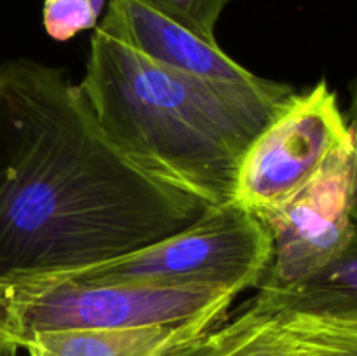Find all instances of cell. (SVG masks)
Wrapping results in <instances>:
<instances>
[{"label": "cell", "instance_id": "6", "mask_svg": "<svg viewBox=\"0 0 357 356\" xmlns=\"http://www.w3.org/2000/svg\"><path fill=\"white\" fill-rule=\"evenodd\" d=\"M356 142L345 140L319 173L282 205L260 213L271 264L258 288L284 292L335 260L354 232Z\"/></svg>", "mask_w": 357, "mask_h": 356}, {"label": "cell", "instance_id": "8", "mask_svg": "<svg viewBox=\"0 0 357 356\" xmlns=\"http://www.w3.org/2000/svg\"><path fill=\"white\" fill-rule=\"evenodd\" d=\"M166 356H296L289 313L274 293H258L232 320L213 327Z\"/></svg>", "mask_w": 357, "mask_h": 356}, {"label": "cell", "instance_id": "10", "mask_svg": "<svg viewBox=\"0 0 357 356\" xmlns=\"http://www.w3.org/2000/svg\"><path fill=\"white\" fill-rule=\"evenodd\" d=\"M272 293L293 313L357 318V223L349 243L331 264L293 288Z\"/></svg>", "mask_w": 357, "mask_h": 356}, {"label": "cell", "instance_id": "5", "mask_svg": "<svg viewBox=\"0 0 357 356\" xmlns=\"http://www.w3.org/2000/svg\"><path fill=\"white\" fill-rule=\"evenodd\" d=\"M351 136L326 80L305 93L295 91L244 152L232 202L255 216L282 205Z\"/></svg>", "mask_w": 357, "mask_h": 356}, {"label": "cell", "instance_id": "7", "mask_svg": "<svg viewBox=\"0 0 357 356\" xmlns=\"http://www.w3.org/2000/svg\"><path fill=\"white\" fill-rule=\"evenodd\" d=\"M98 28L152 61L187 75L244 86L264 80L227 56L218 42L208 40L138 0H108Z\"/></svg>", "mask_w": 357, "mask_h": 356}, {"label": "cell", "instance_id": "3", "mask_svg": "<svg viewBox=\"0 0 357 356\" xmlns=\"http://www.w3.org/2000/svg\"><path fill=\"white\" fill-rule=\"evenodd\" d=\"M236 297L206 285L7 279L0 281V356L42 332L222 323Z\"/></svg>", "mask_w": 357, "mask_h": 356}, {"label": "cell", "instance_id": "4", "mask_svg": "<svg viewBox=\"0 0 357 356\" xmlns=\"http://www.w3.org/2000/svg\"><path fill=\"white\" fill-rule=\"evenodd\" d=\"M271 255V237L264 223L230 201L211 208L187 229L142 250L89 267L31 278L206 285L239 295L261 285Z\"/></svg>", "mask_w": 357, "mask_h": 356}, {"label": "cell", "instance_id": "2", "mask_svg": "<svg viewBox=\"0 0 357 356\" xmlns=\"http://www.w3.org/2000/svg\"><path fill=\"white\" fill-rule=\"evenodd\" d=\"M98 124L139 170L201 199L232 201L248 147L295 93L176 72L96 28L79 82Z\"/></svg>", "mask_w": 357, "mask_h": 356}, {"label": "cell", "instance_id": "9", "mask_svg": "<svg viewBox=\"0 0 357 356\" xmlns=\"http://www.w3.org/2000/svg\"><path fill=\"white\" fill-rule=\"evenodd\" d=\"M216 321H188L110 330L42 332L23 342L28 356H166L178 346L216 327Z\"/></svg>", "mask_w": 357, "mask_h": 356}, {"label": "cell", "instance_id": "11", "mask_svg": "<svg viewBox=\"0 0 357 356\" xmlns=\"http://www.w3.org/2000/svg\"><path fill=\"white\" fill-rule=\"evenodd\" d=\"M288 313L296 356H357V318Z\"/></svg>", "mask_w": 357, "mask_h": 356}, {"label": "cell", "instance_id": "1", "mask_svg": "<svg viewBox=\"0 0 357 356\" xmlns=\"http://www.w3.org/2000/svg\"><path fill=\"white\" fill-rule=\"evenodd\" d=\"M209 209L131 163L65 68L0 65V281L112 260Z\"/></svg>", "mask_w": 357, "mask_h": 356}, {"label": "cell", "instance_id": "12", "mask_svg": "<svg viewBox=\"0 0 357 356\" xmlns=\"http://www.w3.org/2000/svg\"><path fill=\"white\" fill-rule=\"evenodd\" d=\"M105 0H44L42 23L51 38L70 40L84 30H96Z\"/></svg>", "mask_w": 357, "mask_h": 356}, {"label": "cell", "instance_id": "13", "mask_svg": "<svg viewBox=\"0 0 357 356\" xmlns=\"http://www.w3.org/2000/svg\"><path fill=\"white\" fill-rule=\"evenodd\" d=\"M164 16L190 28L208 40H216V24L232 0H138Z\"/></svg>", "mask_w": 357, "mask_h": 356}, {"label": "cell", "instance_id": "14", "mask_svg": "<svg viewBox=\"0 0 357 356\" xmlns=\"http://www.w3.org/2000/svg\"><path fill=\"white\" fill-rule=\"evenodd\" d=\"M347 124H349V129H351L352 136H354L356 156H357V82L354 86V93H352L351 114H349ZM352 216H354V222L357 223V159H356V194H354V208H352Z\"/></svg>", "mask_w": 357, "mask_h": 356}]
</instances>
